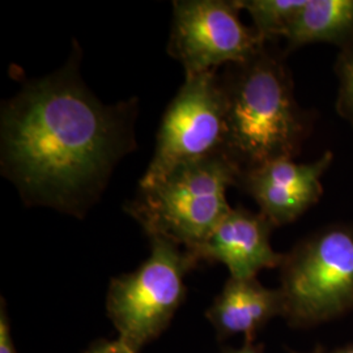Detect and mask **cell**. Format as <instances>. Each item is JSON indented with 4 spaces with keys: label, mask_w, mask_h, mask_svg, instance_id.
I'll return each instance as SVG.
<instances>
[{
    "label": "cell",
    "mask_w": 353,
    "mask_h": 353,
    "mask_svg": "<svg viewBox=\"0 0 353 353\" xmlns=\"http://www.w3.org/2000/svg\"><path fill=\"white\" fill-rule=\"evenodd\" d=\"M137 101L103 105L77 57L28 83L1 110V172L29 204L83 216L135 148Z\"/></svg>",
    "instance_id": "6da1fadb"
},
{
    "label": "cell",
    "mask_w": 353,
    "mask_h": 353,
    "mask_svg": "<svg viewBox=\"0 0 353 353\" xmlns=\"http://www.w3.org/2000/svg\"><path fill=\"white\" fill-rule=\"evenodd\" d=\"M227 108V153L242 169L293 159L306 135L290 72L265 49L221 79Z\"/></svg>",
    "instance_id": "7a4b0ae2"
},
{
    "label": "cell",
    "mask_w": 353,
    "mask_h": 353,
    "mask_svg": "<svg viewBox=\"0 0 353 353\" xmlns=\"http://www.w3.org/2000/svg\"><path fill=\"white\" fill-rule=\"evenodd\" d=\"M243 169L228 153L182 166L161 182L140 189L127 203L150 239L170 241L192 252L211 236L229 214L230 186L240 183Z\"/></svg>",
    "instance_id": "3957f363"
},
{
    "label": "cell",
    "mask_w": 353,
    "mask_h": 353,
    "mask_svg": "<svg viewBox=\"0 0 353 353\" xmlns=\"http://www.w3.org/2000/svg\"><path fill=\"white\" fill-rule=\"evenodd\" d=\"M281 268L284 314L312 327L353 310V227L330 225L285 254Z\"/></svg>",
    "instance_id": "277c9868"
},
{
    "label": "cell",
    "mask_w": 353,
    "mask_h": 353,
    "mask_svg": "<svg viewBox=\"0 0 353 353\" xmlns=\"http://www.w3.org/2000/svg\"><path fill=\"white\" fill-rule=\"evenodd\" d=\"M199 262L170 241L151 239V255L134 272L110 281L106 309L119 338L134 351L157 339L185 301V278Z\"/></svg>",
    "instance_id": "5b68a950"
},
{
    "label": "cell",
    "mask_w": 353,
    "mask_h": 353,
    "mask_svg": "<svg viewBox=\"0 0 353 353\" xmlns=\"http://www.w3.org/2000/svg\"><path fill=\"white\" fill-rule=\"evenodd\" d=\"M227 153V108L216 71L185 79L166 108L150 166L140 189L161 182L176 169Z\"/></svg>",
    "instance_id": "8992f818"
},
{
    "label": "cell",
    "mask_w": 353,
    "mask_h": 353,
    "mask_svg": "<svg viewBox=\"0 0 353 353\" xmlns=\"http://www.w3.org/2000/svg\"><path fill=\"white\" fill-rule=\"evenodd\" d=\"M237 1L176 0L168 52L185 68V79L246 63L265 49L254 28L240 19Z\"/></svg>",
    "instance_id": "52a82bcc"
},
{
    "label": "cell",
    "mask_w": 353,
    "mask_h": 353,
    "mask_svg": "<svg viewBox=\"0 0 353 353\" xmlns=\"http://www.w3.org/2000/svg\"><path fill=\"white\" fill-rule=\"evenodd\" d=\"M327 151L312 163L283 157L245 169L239 186L259 205V212L274 225L293 223L323 195L322 178L332 165Z\"/></svg>",
    "instance_id": "ba28073f"
},
{
    "label": "cell",
    "mask_w": 353,
    "mask_h": 353,
    "mask_svg": "<svg viewBox=\"0 0 353 353\" xmlns=\"http://www.w3.org/2000/svg\"><path fill=\"white\" fill-rule=\"evenodd\" d=\"M274 225L261 212L243 207L232 208L211 236L192 252L201 262H220L227 265L230 278L252 279L265 268L283 265L285 254L271 246Z\"/></svg>",
    "instance_id": "9c48e42d"
},
{
    "label": "cell",
    "mask_w": 353,
    "mask_h": 353,
    "mask_svg": "<svg viewBox=\"0 0 353 353\" xmlns=\"http://www.w3.org/2000/svg\"><path fill=\"white\" fill-rule=\"evenodd\" d=\"M283 314L284 303L280 290H270L256 278H229L205 316L219 339L241 334L246 343H254L258 332L272 318Z\"/></svg>",
    "instance_id": "30bf717a"
},
{
    "label": "cell",
    "mask_w": 353,
    "mask_h": 353,
    "mask_svg": "<svg viewBox=\"0 0 353 353\" xmlns=\"http://www.w3.org/2000/svg\"><path fill=\"white\" fill-rule=\"evenodd\" d=\"M284 38L290 50L319 42L344 48L353 39V0H306Z\"/></svg>",
    "instance_id": "8fae6325"
},
{
    "label": "cell",
    "mask_w": 353,
    "mask_h": 353,
    "mask_svg": "<svg viewBox=\"0 0 353 353\" xmlns=\"http://www.w3.org/2000/svg\"><path fill=\"white\" fill-rule=\"evenodd\" d=\"M241 11L250 14L252 28L267 42L285 36L290 23L306 0H236Z\"/></svg>",
    "instance_id": "7c38bea8"
},
{
    "label": "cell",
    "mask_w": 353,
    "mask_h": 353,
    "mask_svg": "<svg viewBox=\"0 0 353 353\" xmlns=\"http://www.w3.org/2000/svg\"><path fill=\"white\" fill-rule=\"evenodd\" d=\"M338 74V112L353 127V39L344 48L336 63Z\"/></svg>",
    "instance_id": "4fadbf2b"
},
{
    "label": "cell",
    "mask_w": 353,
    "mask_h": 353,
    "mask_svg": "<svg viewBox=\"0 0 353 353\" xmlns=\"http://www.w3.org/2000/svg\"><path fill=\"white\" fill-rule=\"evenodd\" d=\"M0 353H17L13 344L10 319L4 306V300H1L0 309Z\"/></svg>",
    "instance_id": "5bb4252c"
},
{
    "label": "cell",
    "mask_w": 353,
    "mask_h": 353,
    "mask_svg": "<svg viewBox=\"0 0 353 353\" xmlns=\"http://www.w3.org/2000/svg\"><path fill=\"white\" fill-rule=\"evenodd\" d=\"M84 353H139L134 351L131 347H128L126 343L117 339V341H94L88 350Z\"/></svg>",
    "instance_id": "9a60e30c"
},
{
    "label": "cell",
    "mask_w": 353,
    "mask_h": 353,
    "mask_svg": "<svg viewBox=\"0 0 353 353\" xmlns=\"http://www.w3.org/2000/svg\"><path fill=\"white\" fill-rule=\"evenodd\" d=\"M223 353H262V350L254 343L245 341V344L241 348H232V347L223 348Z\"/></svg>",
    "instance_id": "2e32d148"
},
{
    "label": "cell",
    "mask_w": 353,
    "mask_h": 353,
    "mask_svg": "<svg viewBox=\"0 0 353 353\" xmlns=\"http://www.w3.org/2000/svg\"><path fill=\"white\" fill-rule=\"evenodd\" d=\"M310 353H353V344H348L345 347H341V348H336L332 351H325L323 348H318L316 351Z\"/></svg>",
    "instance_id": "e0dca14e"
}]
</instances>
